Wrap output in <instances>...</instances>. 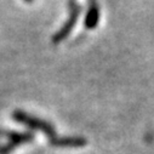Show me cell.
<instances>
[{
	"instance_id": "6da1fadb",
	"label": "cell",
	"mask_w": 154,
	"mask_h": 154,
	"mask_svg": "<svg viewBox=\"0 0 154 154\" xmlns=\"http://www.w3.org/2000/svg\"><path fill=\"white\" fill-rule=\"evenodd\" d=\"M12 117L17 123H21V124H23V125H26L33 130H40L50 140L56 137V131H55L52 124H50L43 119H39V118L34 117V115H30V114L22 112V110H15Z\"/></svg>"
},
{
	"instance_id": "7a4b0ae2",
	"label": "cell",
	"mask_w": 154,
	"mask_h": 154,
	"mask_svg": "<svg viewBox=\"0 0 154 154\" xmlns=\"http://www.w3.org/2000/svg\"><path fill=\"white\" fill-rule=\"evenodd\" d=\"M69 8H70V12H69V17L67 18V21L64 22V24L60 28V30L52 36V43L54 44H60L61 42H63L66 38L70 34V32L73 30L76 21H78L80 14H82V8L80 5L76 4L74 0H72L70 4H69Z\"/></svg>"
},
{
	"instance_id": "3957f363",
	"label": "cell",
	"mask_w": 154,
	"mask_h": 154,
	"mask_svg": "<svg viewBox=\"0 0 154 154\" xmlns=\"http://www.w3.org/2000/svg\"><path fill=\"white\" fill-rule=\"evenodd\" d=\"M0 136L6 137L9 140V143L8 144H10L14 149L18 144L32 142L34 140V134L33 132H17V131L3 130V129H0Z\"/></svg>"
},
{
	"instance_id": "277c9868",
	"label": "cell",
	"mask_w": 154,
	"mask_h": 154,
	"mask_svg": "<svg viewBox=\"0 0 154 154\" xmlns=\"http://www.w3.org/2000/svg\"><path fill=\"white\" fill-rule=\"evenodd\" d=\"M51 144L55 147H62V148H78L83 147L88 143V141L84 137H78V136H72V137H54L50 140Z\"/></svg>"
},
{
	"instance_id": "5b68a950",
	"label": "cell",
	"mask_w": 154,
	"mask_h": 154,
	"mask_svg": "<svg viewBox=\"0 0 154 154\" xmlns=\"http://www.w3.org/2000/svg\"><path fill=\"white\" fill-rule=\"evenodd\" d=\"M100 22V8L92 3L91 6L89 8V11L86 14V17H85V21H84V24L86 28L89 29H94L97 27Z\"/></svg>"
},
{
	"instance_id": "8992f818",
	"label": "cell",
	"mask_w": 154,
	"mask_h": 154,
	"mask_svg": "<svg viewBox=\"0 0 154 154\" xmlns=\"http://www.w3.org/2000/svg\"><path fill=\"white\" fill-rule=\"evenodd\" d=\"M26 2H28V3H32V2H33V0H26Z\"/></svg>"
},
{
	"instance_id": "52a82bcc",
	"label": "cell",
	"mask_w": 154,
	"mask_h": 154,
	"mask_svg": "<svg viewBox=\"0 0 154 154\" xmlns=\"http://www.w3.org/2000/svg\"><path fill=\"white\" fill-rule=\"evenodd\" d=\"M0 147H2V146H0Z\"/></svg>"
}]
</instances>
